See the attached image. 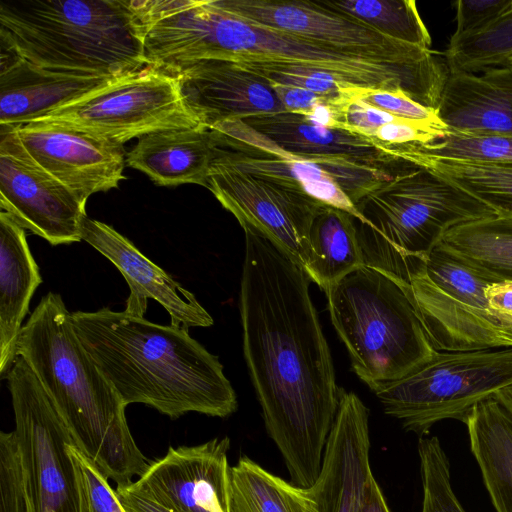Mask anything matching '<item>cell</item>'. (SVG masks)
<instances>
[{
    "label": "cell",
    "mask_w": 512,
    "mask_h": 512,
    "mask_svg": "<svg viewBox=\"0 0 512 512\" xmlns=\"http://www.w3.org/2000/svg\"><path fill=\"white\" fill-rule=\"evenodd\" d=\"M242 228L244 358L267 434L291 483L307 488L319 474L341 388L306 271L261 233Z\"/></svg>",
    "instance_id": "obj_1"
},
{
    "label": "cell",
    "mask_w": 512,
    "mask_h": 512,
    "mask_svg": "<svg viewBox=\"0 0 512 512\" xmlns=\"http://www.w3.org/2000/svg\"><path fill=\"white\" fill-rule=\"evenodd\" d=\"M159 61L179 68L199 61L271 63L319 69L351 88L403 92L436 109L446 84V62L396 61L346 52L277 29L246 22L215 0H181L154 27Z\"/></svg>",
    "instance_id": "obj_2"
},
{
    "label": "cell",
    "mask_w": 512,
    "mask_h": 512,
    "mask_svg": "<svg viewBox=\"0 0 512 512\" xmlns=\"http://www.w3.org/2000/svg\"><path fill=\"white\" fill-rule=\"evenodd\" d=\"M73 329L123 403H140L176 419L189 412L225 418L236 393L218 357L188 329L104 307L71 312Z\"/></svg>",
    "instance_id": "obj_3"
},
{
    "label": "cell",
    "mask_w": 512,
    "mask_h": 512,
    "mask_svg": "<svg viewBox=\"0 0 512 512\" xmlns=\"http://www.w3.org/2000/svg\"><path fill=\"white\" fill-rule=\"evenodd\" d=\"M61 295L48 292L23 325L17 356L31 368L70 429L77 447L116 486L150 462L128 426L126 405L77 337Z\"/></svg>",
    "instance_id": "obj_4"
},
{
    "label": "cell",
    "mask_w": 512,
    "mask_h": 512,
    "mask_svg": "<svg viewBox=\"0 0 512 512\" xmlns=\"http://www.w3.org/2000/svg\"><path fill=\"white\" fill-rule=\"evenodd\" d=\"M0 26L43 69L121 77L150 65L134 0H1Z\"/></svg>",
    "instance_id": "obj_5"
},
{
    "label": "cell",
    "mask_w": 512,
    "mask_h": 512,
    "mask_svg": "<svg viewBox=\"0 0 512 512\" xmlns=\"http://www.w3.org/2000/svg\"><path fill=\"white\" fill-rule=\"evenodd\" d=\"M365 264L410 285L444 234L497 214L431 171L408 162L357 204Z\"/></svg>",
    "instance_id": "obj_6"
},
{
    "label": "cell",
    "mask_w": 512,
    "mask_h": 512,
    "mask_svg": "<svg viewBox=\"0 0 512 512\" xmlns=\"http://www.w3.org/2000/svg\"><path fill=\"white\" fill-rule=\"evenodd\" d=\"M325 293L351 367L371 390L404 377L436 353L410 285L389 273L364 265Z\"/></svg>",
    "instance_id": "obj_7"
},
{
    "label": "cell",
    "mask_w": 512,
    "mask_h": 512,
    "mask_svg": "<svg viewBox=\"0 0 512 512\" xmlns=\"http://www.w3.org/2000/svg\"><path fill=\"white\" fill-rule=\"evenodd\" d=\"M512 386V347L437 350L404 377L372 391L385 414L424 437L438 422H463L471 410Z\"/></svg>",
    "instance_id": "obj_8"
},
{
    "label": "cell",
    "mask_w": 512,
    "mask_h": 512,
    "mask_svg": "<svg viewBox=\"0 0 512 512\" xmlns=\"http://www.w3.org/2000/svg\"><path fill=\"white\" fill-rule=\"evenodd\" d=\"M34 121L76 128L122 145L156 131L202 126L186 105L177 77L153 65Z\"/></svg>",
    "instance_id": "obj_9"
},
{
    "label": "cell",
    "mask_w": 512,
    "mask_h": 512,
    "mask_svg": "<svg viewBox=\"0 0 512 512\" xmlns=\"http://www.w3.org/2000/svg\"><path fill=\"white\" fill-rule=\"evenodd\" d=\"M5 378L14 413L13 432L38 512H75L67 445L76 442L70 429L21 356H17Z\"/></svg>",
    "instance_id": "obj_10"
},
{
    "label": "cell",
    "mask_w": 512,
    "mask_h": 512,
    "mask_svg": "<svg viewBox=\"0 0 512 512\" xmlns=\"http://www.w3.org/2000/svg\"><path fill=\"white\" fill-rule=\"evenodd\" d=\"M241 120L280 148L318 161L354 204L385 179L386 169L398 170L408 163L398 145L324 127L301 114L283 111Z\"/></svg>",
    "instance_id": "obj_11"
},
{
    "label": "cell",
    "mask_w": 512,
    "mask_h": 512,
    "mask_svg": "<svg viewBox=\"0 0 512 512\" xmlns=\"http://www.w3.org/2000/svg\"><path fill=\"white\" fill-rule=\"evenodd\" d=\"M0 127L1 210L53 246L81 241L87 201L32 159L12 126Z\"/></svg>",
    "instance_id": "obj_12"
},
{
    "label": "cell",
    "mask_w": 512,
    "mask_h": 512,
    "mask_svg": "<svg viewBox=\"0 0 512 512\" xmlns=\"http://www.w3.org/2000/svg\"><path fill=\"white\" fill-rule=\"evenodd\" d=\"M238 18L359 55L396 61H425L431 49L384 35L324 1L215 0Z\"/></svg>",
    "instance_id": "obj_13"
},
{
    "label": "cell",
    "mask_w": 512,
    "mask_h": 512,
    "mask_svg": "<svg viewBox=\"0 0 512 512\" xmlns=\"http://www.w3.org/2000/svg\"><path fill=\"white\" fill-rule=\"evenodd\" d=\"M207 188L241 227H251L305 269L311 224L326 204L213 159Z\"/></svg>",
    "instance_id": "obj_14"
},
{
    "label": "cell",
    "mask_w": 512,
    "mask_h": 512,
    "mask_svg": "<svg viewBox=\"0 0 512 512\" xmlns=\"http://www.w3.org/2000/svg\"><path fill=\"white\" fill-rule=\"evenodd\" d=\"M230 440L170 447L129 486L172 512H232Z\"/></svg>",
    "instance_id": "obj_15"
},
{
    "label": "cell",
    "mask_w": 512,
    "mask_h": 512,
    "mask_svg": "<svg viewBox=\"0 0 512 512\" xmlns=\"http://www.w3.org/2000/svg\"><path fill=\"white\" fill-rule=\"evenodd\" d=\"M215 160L255 177L293 189L353 215H361L335 178L320 163L288 152L239 118L209 128Z\"/></svg>",
    "instance_id": "obj_16"
},
{
    "label": "cell",
    "mask_w": 512,
    "mask_h": 512,
    "mask_svg": "<svg viewBox=\"0 0 512 512\" xmlns=\"http://www.w3.org/2000/svg\"><path fill=\"white\" fill-rule=\"evenodd\" d=\"M31 158L81 199L125 179L122 144L76 128L34 121L12 126Z\"/></svg>",
    "instance_id": "obj_17"
},
{
    "label": "cell",
    "mask_w": 512,
    "mask_h": 512,
    "mask_svg": "<svg viewBox=\"0 0 512 512\" xmlns=\"http://www.w3.org/2000/svg\"><path fill=\"white\" fill-rule=\"evenodd\" d=\"M369 410L341 388L338 411L315 482L304 488L311 512H360L372 470Z\"/></svg>",
    "instance_id": "obj_18"
},
{
    "label": "cell",
    "mask_w": 512,
    "mask_h": 512,
    "mask_svg": "<svg viewBox=\"0 0 512 512\" xmlns=\"http://www.w3.org/2000/svg\"><path fill=\"white\" fill-rule=\"evenodd\" d=\"M81 237L112 262L125 278L130 289L124 310L126 313L144 317L148 300L151 299L168 312L171 325L188 330L213 325L212 316L191 291L143 255L112 226L85 216Z\"/></svg>",
    "instance_id": "obj_19"
},
{
    "label": "cell",
    "mask_w": 512,
    "mask_h": 512,
    "mask_svg": "<svg viewBox=\"0 0 512 512\" xmlns=\"http://www.w3.org/2000/svg\"><path fill=\"white\" fill-rule=\"evenodd\" d=\"M169 72L177 77L190 111L208 129L226 119L285 111L265 80L232 62L199 61Z\"/></svg>",
    "instance_id": "obj_20"
},
{
    "label": "cell",
    "mask_w": 512,
    "mask_h": 512,
    "mask_svg": "<svg viewBox=\"0 0 512 512\" xmlns=\"http://www.w3.org/2000/svg\"><path fill=\"white\" fill-rule=\"evenodd\" d=\"M118 78L51 71L18 56L0 65V125L30 123Z\"/></svg>",
    "instance_id": "obj_21"
},
{
    "label": "cell",
    "mask_w": 512,
    "mask_h": 512,
    "mask_svg": "<svg viewBox=\"0 0 512 512\" xmlns=\"http://www.w3.org/2000/svg\"><path fill=\"white\" fill-rule=\"evenodd\" d=\"M437 113L452 130L512 136V65L449 72Z\"/></svg>",
    "instance_id": "obj_22"
},
{
    "label": "cell",
    "mask_w": 512,
    "mask_h": 512,
    "mask_svg": "<svg viewBox=\"0 0 512 512\" xmlns=\"http://www.w3.org/2000/svg\"><path fill=\"white\" fill-rule=\"evenodd\" d=\"M42 283L40 268L29 248L25 229L6 211L0 212V376L5 378L17 358L23 320L35 290Z\"/></svg>",
    "instance_id": "obj_23"
},
{
    "label": "cell",
    "mask_w": 512,
    "mask_h": 512,
    "mask_svg": "<svg viewBox=\"0 0 512 512\" xmlns=\"http://www.w3.org/2000/svg\"><path fill=\"white\" fill-rule=\"evenodd\" d=\"M214 158L208 128H175L138 139L126 154V165L145 173L160 186L197 184L207 188Z\"/></svg>",
    "instance_id": "obj_24"
},
{
    "label": "cell",
    "mask_w": 512,
    "mask_h": 512,
    "mask_svg": "<svg viewBox=\"0 0 512 512\" xmlns=\"http://www.w3.org/2000/svg\"><path fill=\"white\" fill-rule=\"evenodd\" d=\"M463 423L493 507L512 512V414L493 397L477 404Z\"/></svg>",
    "instance_id": "obj_25"
},
{
    "label": "cell",
    "mask_w": 512,
    "mask_h": 512,
    "mask_svg": "<svg viewBox=\"0 0 512 512\" xmlns=\"http://www.w3.org/2000/svg\"><path fill=\"white\" fill-rule=\"evenodd\" d=\"M364 265L356 218L342 209L323 206L309 231L308 260L304 270L310 280L327 292Z\"/></svg>",
    "instance_id": "obj_26"
},
{
    "label": "cell",
    "mask_w": 512,
    "mask_h": 512,
    "mask_svg": "<svg viewBox=\"0 0 512 512\" xmlns=\"http://www.w3.org/2000/svg\"><path fill=\"white\" fill-rule=\"evenodd\" d=\"M436 249L491 282L512 281V216L495 214L455 226Z\"/></svg>",
    "instance_id": "obj_27"
},
{
    "label": "cell",
    "mask_w": 512,
    "mask_h": 512,
    "mask_svg": "<svg viewBox=\"0 0 512 512\" xmlns=\"http://www.w3.org/2000/svg\"><path fill=\"white\" fill-rule=\"evenodd\" d=\"M402 157L492 208L512 216V164L436 158L417 144L401 146Z\"/></svg>",
    "instance_id": "obj_28"
},
{
    "label": "cell",
    "mask_w": 512,
    "mask_h": 512,
    "mask_svg": "<svg viewBox=\"0 0 512 512\" xmlns=\"http://www.w3.org/2000/svg\"><path fill=\"white\" fill-rule=\"evenodd\" d=\"M232 512H311L304 488L243 455L231 466Z\"/></svg>",
    "instance_id": "obj_29"
},
{
    "label": "cell",
    "mask_w": 512,
    "mask_h": 512,
    "mask_svg": "<svg viewBox=\"0 0 512 512\" xmlns=\"http://www.w3.org/2000/svg\"><path fill=\"white\" fill-rule=\"evenodd\" d=\"M449 72H483L508 65L512 57V7L474 32L451 36L445 50Z\"/></svg>",
    "instance_id": "obj_30"
},
{
    "label": "cell",
    "mask_w": 512,
    "mask_h": 512,
    "mask_svg": "<svg viewBox=\"0 0 512 512\" xmlns=\"http://www.w3.org/2000/svg\"><path fill=\"white\" fill-rule=\"evenodd\" d=\"M393 39L430 49L431 36L413 0L324 1Z\"/></svg>",
    "instance_id": "obj_31"
},
{
    "label": "cell",
    "mask_w": 512,
    "mask_h": 512,
    "mask_svg": "<svg viewBox=\"0 0 512 512\" xmlns=\"http://www.w3.org/2000/svg\"><path fill=\"white\" fill-rule=\"evenodd\" d=\"M418 147L425 154L436 158L512 164L510 135L448 128L442 138Z\"/></svg>",
    "instance_id": "obj_32"
},
{
    "label": "cell",
    "mask_w": 512,
    "mask_h": 512,
    "mask_svg": "<svg viewBox=\"0 0 512 512\" xmlns=\"http://www.w3.org/2000/svg\"><path fill=\"white\" fill-rule=\"evenodd\" d=\"M418 456L423 499L421 512H466L456 497L450 477V464L436 436L421 437Z\"/></svg>",
    "instance_id": "obj_33"
},
{
    "label": "cell",
    "mask_w": 512,
    "mask_h": 512,
    "mask_svg": "<svg viewBox=\"0 0 512 512\" xmlns=\"http://www.w3.org/2000/svg\"><path fill=\"white\" fill-rule=\"evenodd\" d=\"M73 469L75 512H126L109 479L76 446L67 445Z\"/></svg>",
    "instance_id": "obj_34"
},
{
    "label": "cell",
    "mask_w": 512,
    "mask_h": 512,
    "mask_svg": "<svg viewBox=\"0 0 512 512\" xmlns=\"http://www.w3.org/2000/svg\"><path fill=\"white\" fill-rule=\"evenodd\" d=\"M0 512H38L13 431L0 433Z\"/></svg>",
    "instance_id": "obj_35"
},
{
    "label": "cell",
    "mask_w": 512,
    "mask_h": 512,
    "mask_svg": "<svg viewBox=\"0 0 512 512\" xmlns=\"http://www.w3.org/2000/svg\"><path fill=\"white\" fill-rule=\"evenodd\" d=\"M234 64L266 82L304 88L331 101L354 89L339 81L332 74L319 69L271 63Z\"/></svg>",
    "instance_id": "obj_36"
},
{
    "label": "cell",
    "mask_w": 512,
    "mask_h": 512,
    "mask_svg": "<svg viewBox=\"0 0 512 512\" xmlns=\"http://www.w3.org/2000/svg\"><path fill=\"white\" fill-rule=\"evenodd\" d=\"M347 95L400 118L444 124L436 109L414 101L403 92L356 88Z\"/></svg>",
    "instance_id": "obj_37"
},
{
    "label": "cell",
    "mask_w": 512,
    "mask_h": 512,
    "mask_svg": "<svg viewBox=\"0 0 512 512\" xmlns=\"http://www.w3.org/2000/svg\"><path fill=\"white\" fill-rule=\"evenodd\" d=\"M456 29L452 36H461L479 30L512 7V0H458Z\"/></svg>",
    "instance_id": "obj_38"
},
{
    "label": "cell",
    "mask_w": 512,
    "mask_h": 512,
    "mask_svg": "<svg viewBox=\"0 0 512 512\" xmlns=\"http://www.w3.org/2000/svg\"><path fill=\"white\" fill-rule=\"evenodd\" d=\"M488 311L497 327H512V281L491 283L485 291Z\"/></svg>",
    "instance_id": "obj_39"
},
{
    "label": "cell",
    "mask_w": 512,
    "mask_h": 512,
    "mask_svg": "<svg viewBox=\"0 0 512 512\" xmlns=\"http://www.w3.org/2000/svg\"><path fill=\"white\" fill-rule=\"evenodd\" d=\"M267 83L275 92L287 112L303 114L325 101H331L304 88L276 82Z\"/></svg>",
    "instance_id": "obj_40"
},
{
    "label": "cell",
    "mask_w": 512,
    "mask_h": 512,
    "mask_svg": "<svg viewBox=\"0 0 512 512\" xmlns=\"http://www.w3.org/2000/svg\"><path fill=\"white\" fill-rule=\"evenodd\" d=\"M115 491L126 512H172L152 499L133 490L129 484L116 486Z\"/></svg>",
    "instance_id": "obj_41"
},
{
    "label": "cell",
    "mask_w": 512,
    "mask_h": 512,
    "mask_svg": "<svg viewBox=\"0 0 512 512\" xmlns=\"http://www.w3.org/2000/svg\"><path fill=\"white\" fill-rule=\"evenodd\" d=\"M360 512H391L373 474L368 480Z\"/></svg>",
    "instance_id": "obj_42"
},
{
    "label": "cell",
    "mask_w": 512,
    "mask_h": 512,
    "mask_svg": "<svg viewBox=\"0 0 512 512\" xmlns=\"http://www.w3.org/2000/svg\"><path fill=\"white\" fill-rule=\"evenodd\" d=\"M492 347H512V327H496L489 342Z\"/></svg>",
    "instance_id": "obj_43"
},
{
    "label": "cell",
    "mask_w": 512,
    "mask_h": 512,
    "mask_svg": "<svg viewBox=\"0 0 512 512\" xmlns=\"http://www.w3.org/2000/svg\"><path fill=\"white\" fill-rule=\"evenodd\" d=\"M494 397L512 414V386L499 391Z\"/></svg>",
    "instance_id": "obj_44"
},
{
    "label": "cell",
    "mask_w": 512,
    "mask_h": 512,
    "mask_svg": "<svg viewBox=\"0 0 512 512\" xmlns=\"http://www.w3.org/2000/svg\"><path fill=\"white\" fill-rule=\"evenodd\" d=\"M508 63L512 65V57L509 58Z\"/></svg>",
    "instance_id": "obj_45"
}]
</instances>
